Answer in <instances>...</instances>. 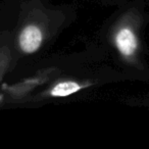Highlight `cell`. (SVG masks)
Masks as SVG:
<instances>
[{
    "mask_svg": "<svg viewBox=\"0 0 149 149\" xmlns=\"http://www.w3.org/2000/svg\"><path fill=\"white\" fill-rule=\"evenodd\" d=\"M141 17L135 9L120 13L107 28V43L114 51L118 59L129 68H140L142 41Z\"/></svg>",
    "mask_w": 149,
    "mask_h": 149,
    "instance_id": "1",
    "label": "cell"
},
{
    "mask_svg": "<svg viewBox=\"0 0 149 149\" xmlns=\"http://www.w3.org/2000/svg\"><path fill=\"white\" fill-rule=\"evenodd\" d=\"M45 41V32L41 25L28 22L22 26L17 35V46L23 54L30 55L38 52Z\"/></svg>",
    "mask_w": 149,
    "mask_h": 149,
    "instance_id": "2",
    "label": "cell"
},
{
    "mask_svg": "<svg viewBox=\"0 0 149 149\" xmlns=\"http://www.w3.org/2000/svg\"><path fill=\"white\" fill-rule=\"evenodd\" d=\"M145 101H146V102H147V105H148V107H149V100H148V99H147V100H145Z\"/></svg>",
    "mask_w": 149,
    "mask_h": 149,
    "instance_id": "3",
    "label": "cell"
}]
</instances>
